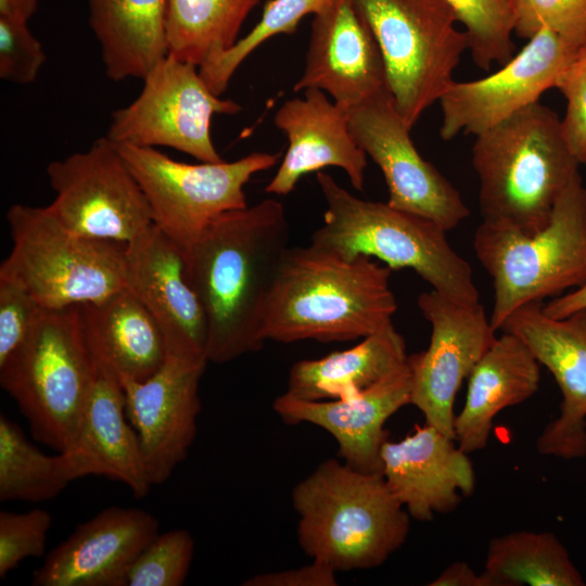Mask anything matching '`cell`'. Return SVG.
<instances>
[{
  "label": "cell",
  "mask_w": 586,
  "mask_h": 586,
  "mask_svg": "<svg viewBox=\"0 0 586 586\" xmlns=\"http://www.w3.org/2000/svg\"><path fill=\"white\" fill-rule=\"evenodd\" d=\"M289 238L283 204L265 199L215 218L184 254L206 320L208 362L224 365L263 347L265 310Z\"/></svg>",
  "instance_id": "6da1fadb"
},
{
  "label": "cell",
  "mask_w": 586,
  "mask_h": 586,
  "mask_svg": "<svg viewBox=\"0 0 586 586\" xmlns=\"http://www.w3.org/2000/svg\"><path fill=\"white\" fill-rule=\"evenodd\" d=\"M392 269L366 256L344 259L317 247L286 250L265 310L264 341L346 342L392 323Z\"/></svg>",
  "instance_id": "7a4b0ae2"
},
{
  "label": "cell",
  "mask_w": 586,
  "mask_h": 586,
  "mask_svg": "<svg viewBox=\"0 0 586 586\" xmlns=\"http://www.w3.org/2000/svg\"><path fill=\"white\" fill-rule=\"evenodd\" d=\"M472 165L483 220L528 234L547 226L556 202L579 175L562 119L539 102L476 136Z\"/></svg>",
  "instance_id": "3957f363"
},
{
  "label": "cell",
  "mask_w": 586,
  "mask_h": 586,
  "mask_svg": "<svg viewBox=\"0 0 586 586\" xmlns=\"http://www.w3.org/2000/svg\"><path fill=\"white\" fill-rule=\"evenodd\" d=\"M297 540L336 572L382 565L406 542L410 515L381 473L327 459L292 489Z\"/></svg>",
  "instance_id": "277c9868"
},
{
  "label": "cell",
  "mask_w": 586,
  "mask_h": 586,
  "mask_svg": "<svg viewBox=\"0 0 586 586\" xmlns=\"http://www.w3.org/2000/svg\"><path fill=\"white\" fill-rule=\"evenodd\" d=\"M316 179L327 209L310 244L347 260L374 257L391 269H411L446 296L479 302L471 266L450 246L441 226L387 202L359 199L324 171Z\"/></svg>",
  "instance_id": "5b68a950"
},
{
  "label": "cell",
  "mask_w": 586,
  "mask_h": 586,
  "mask_svg": "<svg viewBox=\"0 0 586 586\" xmlns=\"http://www.w3.org/2000/svg\"><path fill=\"white\" fill-rule=\"evenodd\" d=\"M473 247L493 281L491 324L498 331L518 308L586 283V188L578 175L556 202L549 222L528 234L485 221Z\"/></svg>",
  "instance_id": "8992f818"
},
{
  "label": "cell",
  "mask_w": 586,
  "mask_h": 586,
  "mask_svg": "<svg viewBox=\"0 0 586 586\" xmlns=\"http://www.w3.org/2000/svg\"><path fill=\"white\" fill-rule=\"evenodd\" d=\"M98 370L79 306L42 308L24 341L0 362V384L16 402L33 436L64 451L75 437Z\"/></svg>",
  "instance_id": "52a82bcc"
},
{
  "label": "cell",
  "mask_w": 586,
  "mask_h": 586,
  "mask_svg": "<svg viewBox=\"0 0 586 586\" xmlns=\"http://www.w3.org/2000/svg\"><path fill=\"white\" fill-rule=\"evenodd\" d=\"M12 249L0 276L18 281L46 309L98 303L126 288V244L66 228L50 206L13 204Z\"/></svg>",
  "instance_id": "ba28073f"
},
{
  "label": "cell",
  "mask_w": 586,
  "mask_h": 586,
  "mask_svg": "<svg viewBox=\"0 0 586 586\" xmlns=\"http://www.w3.org/2000/svg\"><path fill=\"white\" fill-rule=\"evenodd\" d=\"M373 34L385 67L386 86L411 129L455 81L468 49L453 10L444 0H354Z\"/></svg>",
  "instance_id": "9c48e42d"
},
{
  "label": "cell",
  "mask_w": 586,
  "mask_h": 586,
  "mask_svg": "<svg viewBox=\"0 0 586 586\" xmlns=\"http://www.w3.org/2000/svg\"><path fill=\"white\" fill-rule=\"evenodd\" d=\"M115 145L146 196L153 224L184 254L215 218L247 206L245 184L281 156L253 152L233 162L188 164L155 148Z\"/></svg>",
  "instance_id": "30bf717a"
},
{
  "label": "cell",
  "mask_w": 586,
  "mask_h": 586,
  "mask_svg": "<svg viewBox=\"0 0 586 586\" xmlns=\"http://www.w3.org/2000/svg\"><path fill=\"white\" fill-rule=\"evenodd\" d=\"M139 95L112 113L105 137L115 144L167 146L199 162L224 161L211 137L216 114L234 115L241 106L220 99L199 67L168 54L142 78Z\"/></svg>",
  "instance_id": "8fae6325"
},
{
  "label": "cell",
  "mask_w": 586,
  "mask_h": 586,
  "mask_svg": "<svg viewBox=\"0 0 586 586\" xmlns=\"http://www.w3.org/2000/svg\"><path fill=\"white\" fill-rule=\"evenodd\" d=\"M47 175L55 193L51 211L77 234L127 244L153 224L142 188L105 136L51 162Z\"/></svg>",
  "instance_id": "7c38bea8"
},
{
  "label": "cell",
  "mask_w": 586,
  "mask_h": 586,
  "mask_svg": "<svg viewBox=\"0 0 586 586\" xmlns=\"http://www.w3.org/2000/svg\"><path fill=\"white\" fill-rule=\"evenodd\" d=\"M345 110L354 139L384 176L391 206L446 231L469 217L460 192L416 149L387 88Z\"/></svg>",
  "instance_id": "4fadbf2b"
},
{
  "label": "cell",
  "mask_w": 586,
  "mask_h": 586,
  "mask_svg": "<svg viewBox=\"0 0 586 586\" xmlns=\"http://www.w3.org/2000/svg\"><path fill=\"white\" fill-rule=\"evenodd\" d=\"M417 305L431 324L426 349L408 355L411 399L425 423L455 438L454 404L464 379L495 340L480 302L466 303L435 290L421 293Z\"/></svg>",
  "instance_id": "5bb4252c"
},
{
  "label": "cell",
  "mask_w": 586,
  "mask_h": 586,
  "mask_svg": "<svg viewBox=\"0 0 586 586\" xmlns=\"http://www.w3.org/2000/svg\"><path fill=\"white\" fill-rule=\"evenodd\" d=\"M584 51L545 27L495 73L476 80L454 81L438 100L441 138L448 141L459 133L476 137L538 102L546 90L557 87Z\"/></svg>",
  "instance_id": "9a60e30c"
},
{
  "label": "cell",
  "mask_w": 586,
  "mask_h": 586,
  "mask_svg": "<svg viewBox=\"0 0 586 586\" xmlns=\"http://www.w3.org/2000/svg\"><path fill=\"white\" fill-rule=\"evenodd\" d=\"M207 362L206 358L167 354L162 367L143 381L117 378L152 485L171 475L195 440L199 387Z\"/></svg>",
  "instance_id": "2e32d148"
},
{
  "label": "cell",
  "mask_w": 586,
  "mask_h": 586,
  "mask_svg": "<svg viewBox=\"0 0 586 586\" xmlns=\"http://www.w3.org/2000/svg\"><path fill=\"white\" fill-rule=\"evenodd\" d=\"M499 330L526 344L562 394L560 415L537 438V451L566 460L586 457V308L556 319L544 313L542 302L528 303Z\"/></svg>",
  "instance_id": "e0dca14e"
},
{
  "label": "cell",
  "mask_w": 586,
  "mask_h": 586,
  "mask_svg": "<svg viewBox=\"0 0 586 586\" xmlns=\"http://www.w3.org/2000/svg\"><path fill=\"white\" fill-rule=\"evenodd\" d=\"M125 262L126 286L160 324L167 354L206 358V320L186 276L183 251L152 224L126 244Z\"/></svg>",
  "instance_id": "ac0fdd59"
},
{
  "label": "cell",
  "mask_w": 586,
  "mask_h": 586,
  "mask_svg": "<svg viewBox=\"0 0 586 586\" xmlns=\"http://www.w3.org/2000/svg\"><path fill=\"white\" fill-rule=\"evenodd\" d=\"M158 520L138 508L110 507L52 549L31 578L34 586H124L126 574L158 534Z\"/></svg>",
  "instance_id": "d6986e66"
},
{
  "label": "cell",
  "mask_w": 586,
  "mask_h": 586,
  "mask_svg": "<svg viewBox=\"0 0 586 586\" xmlns=\"http://www.w3.org/2000/svg\"><path fill=\"white\" fill-rule=\"evenodd\" d=\"M468 455L454 437L424 423L400 441H385L381 474L410 518L428 522L473 494L475 473Z\"/></svg>",
  "instance_id": "ffe728a7"
},
{
  "label": "cell",
  "mask_w": 586,
  "mask_h": 586,
  "mask_svg": "<svg viewBox=\"0 0 586 586\" xmlns=\"http://www.w3.org/2000/svg\"><path fill=\"white\" fill-rule=\"evenodd\" d=\"M380 48L354 0L314 15L305 68L294 91L319 89L344 109L386 89Z\"/></svg>",
  "instance_id": "44dd1931"
},
{
  "label": "cell",
  "mask_w": 586,
  "mask_h": 586,
  "mask_svg": "<svg viewBox=\"0 0 586 586\" xmlns=\"http://www.w3.org/2000/svg\"><path fill=\"white\" fill-rule=\"evenodd\" d=\"M410 399L411 373L406 361L353 397L304 400L283 393L275 398L272 408L285 423H310L327 431L348 466L381 473V449L387 440L384 425Z\"/></svg>",
  "instance_id": "7402d4cb"
},
{
  "label": "cell",
  "mask_w": 586,
  "mask_h": 586,
  "mask_svg": "<svg viewBox=\"0 0 586 586\" xmlns=\"http://www.w3.org/2000/svg\"><path fill=\"white\" fill-rule=\"evenodd\" d=\"M273 123L288 138L289 146L265 191L288 195L300 179L324 167L343 169L354 189L365 184L367 154L354 139L344 107L328 100L319 89L304 90V98L285 101Z\"/></svg>",
  "instance_id": "603a6c76"
},
{
  "label": "cell",
  "mask_w": 586,
  "mask_h": 586,
  "mask_svg": "<svg viewBox=\"0 0 586 586\" xmlns=\"http://www.w3.org/2000/svg\"><path fill=\"white\" fill-rule=\"evenodd\" d=\"M64 453L76 479L103 475L126 484L136 497H144L153 486L139 437L126 416L123 387L100 365L75 437Z\"/></svg>",
  "instance_id": "cb8c5ba5"
},
{
  "label": "cell",
  "mask_w": 586,
  "mask_h": 586,
  "mask_svg": "<svg viewBox=\"0 0 586 586\" xmlns=\"http://www.w3.org/2000/svg\"><path fill=\"white\" fill-rule=\"evenodd\" d=\"M540 364L517 335L502 331L468 377L463 407L455 418V441L467 454L484 449L496 416L532 397Z\"/></svg>",
  "instance_id": "d4e9b609"
},
{
  "label": "cell",
  "mask_w": 586,
  "mask_h": 586,
  "mask_svg": "<svg viewBox=\"0 0 586 586\" xmlns=\"http://www.w3.org/2000/svg\"><path fill=\"white\" fill-rule=\"evenodd\" d=\"M79 313L91 354L117 378L143 381L164 364L163 331L127 286L101 302L79 305Z\"/></svg>",
  "instance_id": "484cf974"
},
{
  "label": "cell",
  "mask_w": 586,
  "mask_h": 586,
  "mask_svg": "<svg viewBox=\"0 0 586 586\" xmlns=\"http://www.w3.org/2000/svg\"><path fill=\"white\" fill-rule=\"evenodd\" d=\"M88 5L111 80L142 79L168 55L167 0H88Z\"/></svg>",
  "instance_id": "4316f807"
},
{
  "label": "cell",
  "mask_w": 586,
  "mask_h": 586,
  "mask_svg": "<svg viewBox=\"0 0 586 586\" xmlns=\"http://www.w3.org/2000/svg\"><path fill=\"white\" fill-rule=\"evenodd\" d=\"M403 335L393 323L344 351L292 365L285 394L304 400L349 398L406 364Z\"/></svg>",
  "instance_id": "83f0119b"
},
{
  "label": "cell",
  "mask_w": 586,
  "mask_h": 586,
  "mask_svg": "<svg viewBox=\"0 0 586 586\" xmlns=\"http://www.w3.org/2000/svg\"><path fill=\"white\" fill-rule=\"evenodd\" d=\"M485 573L494 586H583L581 572L556 534L515 531L491 539Z\"/></svg>",
  "instance_id": "f1b7e54d"
},
{
  "label": "cell",
  "mask_w": 586,
  "mask_h": 586,
  "mask_svg": "<svg viewBox=\"0 0 586 586\" xmlns=\"http://www.w3.org/2000/svg\"><path fill=\"white\" fill-rule=\"evenodd\" d=\"M260 0H167L168 54L200 67L239 40Z\"/></svg>",
  "instance_id": "f546056e"
},
{
  "label": "cell",
  "mask_w": 586,
  "mask_h": 586,
  "mask_svg": "<svg viewBox=\"0 0 586 586\" xmlns=\"http://www.w3.org/2000/svg\"><path fill=\"white\" fill-rule=\"evenodd\" d=\"M76 480L64 451L47 455L30 443L17 423L0 416V500L43 501Z\"/></svg>",
  "instance_id": "4dcf8cb0"
},
{
  "label": "cell",
  "mask_w": 586,
  "mask_h": 586,
  "mask_svg": "<svg viewBox=\"0 0 586 586\" xmlns=\"http://www.w3.org/2000/svg\"><path fill=\"white\" fill-rule=\"evenodd\" d=\"M335 0H269L259 22L251 31L229 49L212 56L200 67L208 88L221 95L244 60L260 44L277 35H292L301 20L308 14H319Z\"/></svg>",
  "instance_id": "1f68e13d"
},
{
  "label": "cell",
  "mask_w": 586,
  "mask_h": 586,
  "mask_svg": "<svg viewBox=\"0 0 586 586\" xmlns=\"http://www.w3.org/2000/svg\"><path fill=\"white\" fill-rule=\"evenodd\" d=\"M464 27L474 64L488 71L514 56V15L511 0H444Z\"/></svg>",
  "instance_id": "d6a6232c"
},
{
  "label": "cell",
  "mask_w": 586,
  "mask_h": 586,
  "mask_svg": "<svg viewBox=\"0 0 586 586\" xmlns=\"http://www.w3.org/2000/svg\"><path fill=\"white\" fill-rule=\"evenodd\" d=\"M194 552L189 531L175 528L157 534L129 568L124 586H180Z\"/></svg>",
  "instance_id": "836d02e7"
},
{
  "label": "cell",
  "mask_w": 586,
  "mask_h": 586,
  "mask_svg": "<svg viewBox=\"0 0 586 586\" xmlns=\"http://www.w3.org/2000/svg\"><path fill=\"white\" fill-rule=\"evenodd\" d=\"M514 33L530 39L549 28L571 46L586 49V0H511Z\"/></svg>",
  "instance_id": "e575fe53"
},
{
  "label": "cell",
  "mask_w": 586,
  "mask_h": 586,
  "mask_svg": "<svg viewBox=\"0 0 586 586\" xmlns=\"http://www.w3.org/2000/svg\"><path fill=\"white\" fill-rule=\"evenodd\" d=\"M52 524L49 511L35 508L26 512H0V577L4 578L27 558L46 552Z\"/></svg>",
  "instance_id": "d590c367"
},
{
  "label": "cell",
  "mask_w": 586,
  "mask_h": 586,
  "mask_svg": "<svg viewBox=\"0 0 586 586\" xmlns=\"http://www.w3.org/2000/svg\"><path fill=\"white\" fill-rule=\"evenodd\" d=\"M44 62L43 47L27 23L0 17V78L15 85L33 84Z\"/></svg>",
  "instance_id": "8d00e7d4"
},
{
  "label": "cell",
  "mask_w": 586,
  "mask_h": 586,
  "mask_svg": "<svg viewBox=\"0 0 586 586\" xmlns=\"http://www.w3.org/2000/svg\"><path fill=\"white\" fill-rule=\"evenodd\" d=\"M41 309L18 281L0 276V362L24 341Z\"/></svg>",
  "instance_id": "74e56055"
},
{
  "label": "cell",
  "mask_w": 586,
  "mask_h": 586,
  "mask_svg": "<svg viewBox=\"0 0 586 586\" xmlns=\"http://www.w3.org/2000/svg\"><path fill=\"white\" fill-rule=\"evenodd\" d=\"M566 100L562 127L579 165L586 167V49L563 73L557 87Z\"/></svg>",
  "instance_id": "f35d334b"
},
{
  "label": "cell",
  "mask_w": 586,
  "mask_h": 586,
  "mask_svg": "<svg viewBox=\"0 0 586 586\" xmlns=\"http://www.w3.org/2000/svg\"><path fill=\"white\" fill-rule=\"evenodd\" d=\"M336 571L327 563L311 559L300 568L255 574L245 579L244 586H335Z\"/></svg>",
  "instance_id": "ab89813d"
},
{
  "label": "cell",
  "mask_w": 586,
  "mask_h": 586,
  "mask_svg": "<svg viewBox=\"0 0 586 586\" xmlns=\"http://www.w3.org/2000/svg\"><path fill=\"white\" fill-rule=\"evenodd\" d=\"M430 586H494L489 576L483 571L476 573L467 562L457 561L440 573Z\"/></svg>",
  "instance_id": "60d3db41"
},
{
  "label": "cell",
  "mask_w": 586,
  "mask_h": 586,
  "mask_svg": "<svg viewBox=\"0 0 586 586\" xmlns=\"http://www.w3.org/2000/svg\"><path fill=\"white\" fill-rule=\"evenodd\" d=\"M586 308V283L571 293L555 297L543 305L544 313L556 319L565 318Z\"/></svg>",
  "instance_id": "b9f144b4"
},
{
  "label": "cell",
  "mask_w": 586,
  "mask_h": 586,
  "mask_svg": "<svg viewBox=\"0 0 586 586\" xmlns=\"http://www.w3.org/2000/svg\"><path fill=\"white\" fill-rule=\"evenodd\" d=\"M37 7L38 0H0V17L28 23Z\"/></svg>",
  "instance_id": "7bdbcfd3"
}]
</instances>
